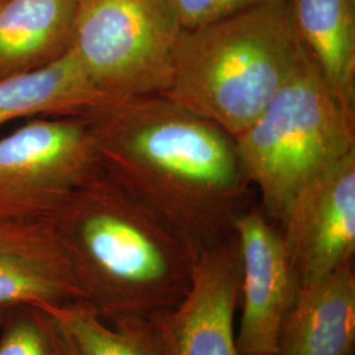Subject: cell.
Here are the masks:
<instances>
[{
    "instance_id": "obj_1",
    "label": "cell",
    "mask_w": 355,
    "mask_h": 355,
    "mask_svg": "<svg viewBox=\"0 0 355 355\" xmlns=\"http://www.w3.org/2000/svg\"><path fill=\"white\" fill-rule=\"evenodd\" d=\"M83 116L103 173L195 255L225 241L253 205L234 137L177 103L137 98Z\"/></svg>"
},
{
    "instance_id": "obj_2",
    "label": "cell",
    "mask_w": 355,
    "mask_h": 355,
    "mask_svg": "<svg viewBox=\"0 0 355 355\" xmlns=\"http://www.w3.org/2000/svg\"><path fill=\"white\" fill-rule=\"evenodd\" d=\"M48 221L82 302L107 322L154 318L190 291L198 255L102 168Z\"/></svg>"
},
{
    "instance_id": "obj_3",
    "label": "cell",
    "mask_w": 355,
    "mask_h": 355,
    "mask_svg": "<svg viewBox=\"0 0 355 355\" xmlns=\"http://www.w3.org/2000/svg\"><path fill=\"white\" fill-rule=\"evenodd\" d=\"M303 51L290 0L184 29L164 98L236 137L272 101Z\"/></svg>"
},
{
    "instance_id": "obj_4",
    "label": "cell",
    "mask_w": 355,
    "mask_h": 355,
    "mask_svg": "<svg viewBox=\"0 0 355 355\" xmlns=\"http://www.w3.org/2000/svg\"><path fill=\"white\" fill-rule=\"evenodd\" d=\"M234 141L259 205L277 225L297 191L355 152V117L304 49L272 101Z\"/></svg>"
},
{
    "instance_id": "obj_5",
    "label": "cell",
    "mask_w": 355,
    "mask_h": 355,
    "mask_svg": "<svg viewBox=\"0 0 355 355\" xmlns=\"http://www.w3.org/2000/svg\"><path fill=\"white\" fill-rule=\"evenodd\" d=\"M183 31L170 0H79L70 51L105 102L165 96Z\"/></svg>"
},
{
    "instance_id": "obj_6",
    "label": "cell",
    "mask_w": 355,
    "mask_h": 355,
    "mask_svg": "<svg viewBox=\"0 0 355 355\" xmlns=\"http://www.w3.org/2000/svg\"><path fill=\"white\" fill-rule=\"evenodd\" d=\"M99 171L85 116L26 120L0 139V223L48 221Z\"/></svg>"
},
{
    "instance_id": "obj_7",
    "label": "cell",
    "mask_w": 355,
    "mask_h": 355,
    "mask_svg": "<svg viewBox=\"0 0 355 355\" xmlns=\"http://www.w3.org/2000/svg\"><path fill=\"white\" fill-rule=\"evenodd\" d=\"M277 228L300 287L355 259V152L295 193Z\"/></svg>"
},
{
    "instance_id": "obj_8",
    "label": "cell",
    "mask_w": 355,
    "mask_h": 355,
    "mask_svg": "<svg viewBox=\"0 0 355 355\" xmlns=\"http://www.w3.org/2000/svg\"><path fill=\"white\" fill-rule=\"evenodd\" d=\"M233 234L239 245V299L241 308L236 346L239 355H278L283 318L300 283L284 252L277 225L253 204L237 216Z\"/></svg>"
},
{
    "instance_id": "obj_9",
    "label": "cell",
    "mask_w": 355,
    "mask_h": 355,
    "mask_svg": "<svg viewBox=\"0 0 355 355\" xmlns=\"http://www.w3.org/2000/svg\"><path fill=\"white\" fill-rule=\"evenodd\" d=\"M239 275L234 234L196 257L187 296L150 318L164 355H239L234 329Z\"/></svg>"
},
{
    "instance_id": "obj_10",
    "label": "cell",
    "mask_w": 355,
    "mask_h": 355,
    "mask_svg": "<svg viewBox=\"0 0 355 355\" xmlns=\"http://www.w3.org/2000/svg\"><path fill=\"white\" fill-rule=\"evenodd\" d=\"M78 300L82 292L51 223H0L1 306Z\"/></svg>"
},
{
    "instance_id": "obj_11",
    "label": "cell",
    "mask_w": 355,
    "mask_h": 355,
    "mask_svg": "<svg viewBox=\"0 0 355 355\" xmlns=\"http://www.w3.org/2000/svg\"><path fill=\"white\" fill-rule=\"evenodd\" d=\"M355 262L300 287L283 318L278 355H354Z\"/></svg>"
},
{
    "instance_id": "obj_12",
    "label": "cell",
    "mask_w": 355,
    "mask_h": 355,
    "mask_svg": "<svg viewBox=\"0 0 355 355\" xmlns=\"http://www.w3.org/2000/svg\"><path fill=\"white\" fill-rule=\"evenodd\" d=\"M79 0H0V79L32 73L71 49Z\"/></svg>"
},
{
    "instance_id": "obj_13",
    "label": "cell",
    "mask_w": 355,
    "mask_h": 355,
    "mask_svg": "<svg viewBox=\"0 0 355 355\" xmlns=\"http://www.w3.org/2000/svg\"><path fill=\"white\" fill-rule=\"evenodd\" d=\"M293 23L328 89L355 117V0H290Z\"/></svg>"
},
{
    "instance_id": "obj_14",
    "label": "cell",
    "mask_w": 355,
    "mask_h": 355,
    "mask_svg": "<svg viewBox=\"0 0 355 355\" xmlns=\"http://www.w3.org/2000/svg\"><path fill=\"white\" fill-rule=\"evenodd\" d=\"M105 103L69 51L44 69L0 79V127L20 119L83 116Z\"/></svg>"
},
{
    "instance_id": "obj_15",
    "label": "cell",
    "mask_w": 355,
    "mask_h": 355,
    "mask_svg": "<svg viewBox=\"0 0 355 355\" xmlns=\"http://www.w3.org/2000/svg\"><path fill=\"white\" fill-rule=\"evenodd\" d=\"M80 355H164L150 318L104 321L87 303L48 306Z\"/></svg>"
},
{
    "instance_id": "obj_16",
    "label": "cell",
    "mask_w": 355,
    "mask_h": 355,
    "mask_svg": "<svg viewBox=\"0 0 355 355\" xmlns=\"http://www.w3.org/2000/svg\"><path fill=\"white\" fill-rule=\"evenodd\" d=\"M0 355H80L48 306H11L0 327Z\"/></svg>"
},
{
    "instance_id": "obj_17",
    "label": "cell",
    "mask_w": 355,
    "mask_h": 355,
    "mask_svg": "<svg viewBox=\"0 0 355 355\" xmlns=\"http://www.w3.org/2000/svg\"><path fill=\"white\" fill-rule=\"evenodd\" d=\"M184 29L204 26L279 0H170Z\"/></svg>"
},
{
    "instance_id": "obj_18",
    "label": "cell",
    "mask_w": 355,
    "mask_h": 355,
    "mask_svg": "<svg viewBox=\"0 0 355 355\" xmlns=\"http://www.w3.org/2000/svg\"><path fill=\"white\" fill-rule=\"evenodd\" d=\"M11 306H1L0 305V327H1V322H3V320L6 318V313H7V311L10 309Z\"/></svg>"
}]
</instances>
